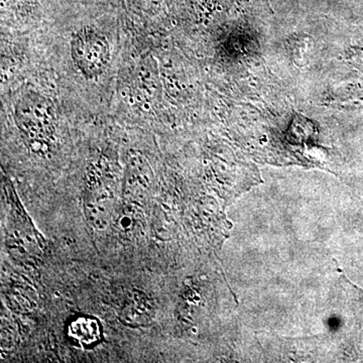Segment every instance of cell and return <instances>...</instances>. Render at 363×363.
<instances>
[{
    "mask_svg": "<svg viewBox=\"0 0 363 363\" xmlns=\"http://www.w3.org/2000/svg\"><path fill=\"white\" fill-rule=\"evenodd\" d=\"M70 51L74 66L83 77L89 80L101 76L111 63L108 40L95 28H83L74 33Z\"/></svg>",
    "mask_w": 363,
    "mask_h": 363,
    "instance_id": "obj_2",
    "label": "cell"
},
{
    "mask_svg": "<svg viewBox=\"0 0 363 363\" xmlns=\"http://www.w3.org/2000/svg\"><path fill=\"white\" fill-rule=\"evenodd\" d=\"M99 324L91 318H79L72 322L69 328V335L80 345H91L100 339Z\"/></svg>",
    "mask_w": 363,
    "mask_h": 363,
    "instance_id": "obj_3",
    "label": "cell"
},
{
    "mask_svg": "<svg viewBox=\"0 0 363 363\" xmlns=\"http://www.w3.org/2000/svg\"><path fill=\"white\" fill-rule=\"evenodd\" d=\"M13 117L33 150L47 149L56 126L55 108L48 98L33 91L25 93L14 104Z\"/></svg>",
    "mask_w": 363,
    "mask_h": 363,
    "instance_id": "obj_1",
    "label": "cell"
}]
</instances>
